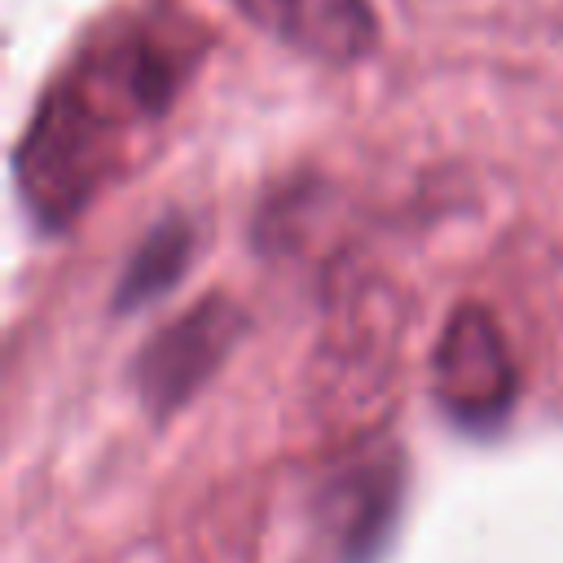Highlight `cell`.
<instances>
[{
  "mask_svg": "<svg viewBox=\"0 0 563 563\" xmlns=\"http://www.w3.org/2000/svg\"><path fill=\"white\" fill-rule=\"evenodd\" d=\"M431 391L457 427H497L510 413L519 369L488 308L462 303L449 312L431 352Z\"/></svg>",
  "mask_w": 563,
  "mask_h": 563,
  "instance_id": "3957f363",
  "label": "cell"
},
{
  "mask_svg": "<svg viewBox=\"0 0 563 563\" xmlns=\"http://www.w3.org/2000/svg\"><path fill=\"white\" fill-rule=\"evenodd\" d=\"M189 260H194V224L185 216L158 220L136 242V251L128 255V264L119 273V286H114V308L128 312V308L154 303L158 295H167L185 277Z\"/></svg>",
  "mask_w": 563,
  "mask_h": 563,
  "instance_id": "8992f818",
  "label": "cell"
},
{
  "mask_svg": "<svg viewBox=\"0 0 563 563\" xmlns=\"http://www.w3.org/2000/svg\"><path fill=\"white\" fill-rule=\"evenodd\" d=\"M242 330H246V312L229 295H207L189 303L176 321L154 330L132 361V387L141 405L154 418H167L180 405H189L229 361Z\"/></svg>",
  "mask_w": 563,
  "mask_h": 563,
  "instance_id": "7a4b0ae2",
  "label": "cell"
},
{
  "mask_svg": "<svg viewBox=\"0 0 563 563\" xmlns=\"http://www.w3.org/2000/svg\"><path fill=\"white\" fill-rule=\"evenodd\" d=\"M233 9L286 48L334 66H347L378 44L369 0H233Z\"/></svg>",
  "mask_w": 563,
  "mask_h": 563,
  "instance_id": "277c9868",
  "label": "cell"
},
{
  "mask_svg": "<svg viewBox=\"0 0 563 563\" xmlns=\"http://www.w3.org/2000/svg\"><path fill=\"white\" fill-rule=\"evenodd\" d=\"M325 506H330V528L343 545V559L365 563L378 554L396 501H400V462L396 453H365L356 462H347L334 484L325 488Z\"/></svg>",
  "mask_w": 563,
  "mask_h": 563,
  "instance_id": "5b68a950",
  "label": "cell"
},
{
  "mask_svg": "<svg viewBox=\"0 0 563 563\" xmlns=\"http://www.w3.org/2000/svg\"><path fill=\"white\" fill-rule=\"evenodd\" d=\"M207 31L176 9L106 26L44 92L18 145V189L44 229H66L114 176L136 132L154 128L198 70Z\"/></svg>",
  "mask_w": 563,
  "mask_h": 563,
  "instance_id": "6da1fadb",
  "label": "cell"
}]
</instances>
